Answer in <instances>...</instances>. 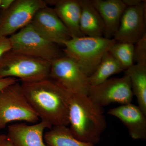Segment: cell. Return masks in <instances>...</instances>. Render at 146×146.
Segmentation results:
<instances>
[{"label": "cell", "mask_w": 146, "mask_h": 146, "mask_svg": "<svg viewBox=\"0 0 146 146\" xmlns=\"http://www.w3.org/2000/svg\"><path fill=\"white\" fill-rule=\"evenodd\" d=\"M31 23L45 38L56 44L63 45L72 38L54 9L47 5L36 12Z\"/></svg>", "instance_id": "obj_11"}, {"label": "cell", "mask_w": 146, "mask_h": 146, "mask_svg": "<svg viewBox=\"0 0 146 146\" xmlns=\"http://www.w3.org/2000/svg\"><path fill=\"white\" fill-rule=\"evenodd\" d=\"M127 7H135L141 5L144 1L142 0H122Z\"/></svg>", "instance_id": "obj_24"}, {"label": "cell", "mask_w": 146, "mask_h": 146, "mask_svg": "<svg viewBox=\"0 0 146 146\" xmlns=\"http://www.w3.org/2000/svg\"><path fill=\"white\" fill-rule=\"evenodd\" d=\"M11 50L52 62L63 56L57 45L45 38L31 24L9 37Z\"/></svg>", "instance_id": "obj_5"}, {"label": "cell", "mask_w": 146, "mask_h": 146, "mask_svg": "<svg viewBox=\"0 0 146 146\" xmlns=\"http://www.w3.org/2000/svg\"><path fill=\"white\" fill-rule=\"evenodd\" d=\"M2 146H14L13 145V144L11 142V141H9V139L7 138L6 140L4 142Z\"/></svg>", "instance_id": "obj_27"}, {"label": "cell", "mask_w": 146, "mask_h": 146, "mask_svg": "<svg viewBox=\"0 0 146 146\" xmlns=\"http://www.w3.org/2000/svg\"><path fill=\"white\" fill-rule=\"evenodd\" d=\"M108 114L119 119L133 140H145L146 115L138 106L131 103L122 104L111 108Z\"/></svg>", "instance_id": "obj_13"}, {"label": "cell", "mask_w": 146, "mask_h": 146, "mask_svg": "<svg viewBox=\"0 0 146 146\" xmlns=\"http://www.w3.org/2000/svg\"><path fill=\"white\" fill-rule=\"evenodd\" d=\"M130 79L131 89L138 106L146 115V64L134 63L125 70Z\"/></svg>", "instance_id": "obj_17"}, {"label": "cell", "mask_w": 146, "mask_h": 146, "mask_svg": "<svg viewBox=\"0 0 146 146\" xmlns=\"http://www.w3.org/2000/svg\"><path fill=\"white\" fill-rule=\"evenodd\" d=\"M18 82L17 79L14 78H6L0 79V91L7 86Z\"/></svg>", "instance_id": "obj_23"}, {"label": "cell", "mask_w": 146, "mask_h": 146, "mask_svg": "<svg viewBox=\"0 0 146 146\" xmlns=\"http://www.w3.org/2000/svg\"><path fill=\"white\" fill-rule=\"evenodd\" d=\"M116 42L113 39L83 36L72 37L63 44L65 55L70 58L88 77L95 72L103 56Z\"/></svg>", "instance_id": "obj_3"}, {"label": "cell", "mask_w": 146, "mask_h": 146, "mask_svg": "<svg viewBox=\"0 0 146 146\" xmlns=\"http://www.w3.org/2000/svg\"><path fill=\"white\" fill-rule=\"evenodd\" d=\"M46 144L50 146H94L74 137L68 126L53 127L44 135Z\"/></svg>", "instance_id": "obj_18"}, {"label": "cell", "mask_w": 146, "mask_h": 146, "mask_svg": "<svg viewBox=\"0 0 146 146\" xmlns=\"http://www.w3.org/2000/svg\"><path fill=\"white\" fill-rule=\"evenodd\" d=\"M68 117L71 133L79 141L99 143L107 126L103 108L86 95L69 91Z\"/></svg>", "instance_id": "obj_2"}, {"label": "cell", "mask_w": 146, "mask_h": 146, "mask_svg": "<svg viewBox=\"0 0 146 146\" xmlns=\"http://www.w3.org/2000/svg\"><path fill=\"white\" fill-rule=\"evenodd\" d=\"M14 0H1L0 7L2 9V11H5L8 9L12 4Z\"/></svg>", "instance_id": "obj_25"}, {"label": "cell", "mask_w": 146, "mask_h": 146, "mask_svg": "<svg viewBox=\"0 0 146 146\" xmlns=\"http://www.w3.org/2000/svg\"><path fill=\"white\" fill-rule=\"evenodd\" d=\"M39 120L25 97L21 84L17 82L0 91V129L11 122L35 123Z\"/></svg>", "instance_id": "obj_6"}, {"label": "cell", "mask_w": 146, "mask_h": 146, "mask_svg": "<svg viewBox=\"0 0 146 146\" xmlns=\"http://www.w3.org/2000/svg\"><path fill=\"white\" fill-rule=\"evenodd\" d=\"M81 13L80 27L84 36L102 37L104 35V25L99 13L91 1L80 0Z\"/></svg>", "instance_id": "obj_16"}, {"label": "cell", "mask_w": 146, "mask_h": 146, "mask_svg": "<svg viewBox=\"0 0 146 146\" xmlns=\"http://www.w3.org/2000/svg\"><path fill=\"white\" fill-rule=\"evenodd\" d=\"M133 61L136 64H146V34L134 44Z\"/></svg>", "instance_id": "obj_21"}, {"label": "cell", "mask_w": 146, "mask_h": 146, "mask_svg": "<svg viewBox=\"0 0 146 146\" xmlns=\"http://www.w3.org/2000/svg\"><path fill=\"white\" fill-rule=\"evenodd\" d=\"M52 128L41 121L32 125L17 123L8 126L6 136L14 146H50L44 142V133L46 129Z\"/></svg>", "instance_id": "obj_12"}, {"label": "cell", "mask_w": 146, "mask_h": 146, "mask_svg": "<svg viewBox=\"0 0 146 146\" xmlns=\"http://www.w3.org/2000/svg\"><path fill=\"white\" fill-rule=\"evenodd\" d=\"M104 25V37L112 39L117 31L127 7L122 0H92Z\"/></svg>", "instance_id": "obj_14"}, {"label": "cell", "mask_w": 146, "mask_h": 146, "mask_svg": "<svg viewBox=\"0 0 146 146\" xmlns=\"http://www.w3.org/2000/svg\"><path fill=\"white\" fill-rule=\"evenodd\" d=\"M133 96L130 79L126 74L122 77L108 79L98 85L90 86L87 94L92 101L102 107L113 103H131Z\"/></svg>", "instance_id": "obj_9"}, {"label": "cell", "mask_w": 146, "mask_h": 146, "mask_svg": "<svg viewBox=\"0 0 146 146\" xmlns=\"http://www.w3.org/2000/svg\"><path fill=\"white\" fill-rule=\"evenodd\" d=\"M146 3L126 8L113 38L116 42L135 44L146 34Z\"/></svg>", "instance_id": "obj_10"}, {"label": "cell", "mask_w": 146, "mask_h": 146, "mask_svg": "<svg viewBox=\"0 0 146 146\" xmlns=\"http://www.w3.org/2000/svg\"><path fill=\"white\" fill-rule=\"evenodd\" d=\"M23 93L41 121L52 127L68 126L69 91L49 78L22 82Z\"/></svg>", "instance_id": "obj_1"}, {"label": "cell", "mask_w": 146, "mask_h": 146, "mask_svg": "<svg viewBox=\"0 0 146 146\" xmlns=\"http://www.w3.org/2000/svg\"><path fill=\"white\" fill-rule=\"evenodd\" d=\"M6 135L5 134H0V146H2L7 139Z\"/></svg>", "instance_id": "obj_26"}, {"label": "cell", "mask_w": 146, "mask_h": 146, "mask_svg": "<svg viewBox=\"0 0 146 146\" xmlns=\"http://www.w3.org/2000/svg\"><path fill=\"white\" fill-rule=\"evenodd\" d=\"M134 44L131 43L117 42L108 52L117 60L125 71L134 64Z\"/></svg>", "instance_id": "obj_20"}, {"label": "cell", "mask_w": 146, "mask_h": 146, "mask_svg": "<svg viewBox=\"0 0 146 146\" xmlns=\"http://www.w3.org/2000/svg\"><path fill=\"white\" fill-rule=\"evenodd\" d=\"M51 62L41 58L8 51L0 59V79L19 78L22 82L48 78Z\"/></svg>", "instance_id": "obj_4"}, {"label": "cell", "mask_w": 146, "mask_h": 146, "mask_svg": "<svg viewBox=\"0 0 146 146\" xmlns=\"http://www.w3.org/2000/svg\"><path fill=\"white\" fill-rule=\"evenodd\" d=\"M47 6L43 0H14L0 13V37H7L31 23L36 12Z\"/></svg>", "instance_id": "obj_8"}, {"label": "cell", "mask_w": 146, "mask_h": 146, "mask_svg": "<svg viewBox=\"0 0 146 146\" xmlns=\"http://www.w3.org/2000/svg\"><path fill=\"white\" fill-rule=\"evenodd\" d=\"M124 71L119 62L108 52L103 56L99 65L89 77L91 86H95L104 82L110 76Z\"/></svg>", "instance_id": "obj_19"}, {"label": "cell", "mask_w": 146, "mask_h": 146, "mask_svg": "<svg viewBox=\"0 0 146 146\" xmlns=\"http://www.w3.org/2000/svg\"><path fill=\"white\" fill-rule=\"evenodd\" d=\"M48 78L68 91L87 96L89 77L74 60L66 55L51 62Z\"/></svg>", "instance_id": "obj_7"}, {"label": "cell", "mask_w": 146, "mask_h": 146, "mask_svg": "<svg viewBox=\"0 0 146 146\" xmlns=\"http://www.w3.org/2000/svg\"><path fill=\"white\" fill-rule=\"evenodd\" d=\"M46 4L54 5V9L70 34L71 37L84 36L80 27L81 13L80 0H50Z\"/></svg>", "instance_id": "obj_15"}, {"label": "cell", "mask_w": 146, "mask_h": 146, "mask_svg": "<svg viewBox=\"0 0 146 146\" xmlns=\"http://www.w3.org/2000/svg\"><path fill=\"white\" fill-rule=\"evenodd\" d=\"M1 0H0V5H1Z\"/></svg>", "instance_id": "obj_28"}, {"label": "cell", "mask_w": 146, "mask_h": 146, "mask_svg": "<svg viewBox=\"0 0 146 146\" xmlns=\"http://www.w3.org/2000/svg\"><path fill=\"white\" fill-rule=\"evenodd\" d=\"M11 46L9 38L0 37V59L3 55L11 50Z\"/></svg>", "instance_id": "obj_22"}]
</instances>
